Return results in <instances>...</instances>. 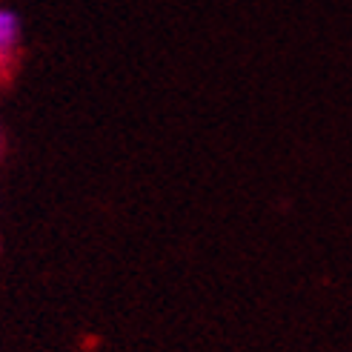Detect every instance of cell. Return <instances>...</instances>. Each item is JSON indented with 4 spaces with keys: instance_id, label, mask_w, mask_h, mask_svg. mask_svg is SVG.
<instances>
[{
    "instance_id": "6da1fadb",
    "label": "cell",
    "mask_w": 352,
    "mask_h": 352,
    "mask_svg": "<svg viewBox=\"0 0 352 352\" xmlns=\"http://www.w3.org/2000/svg\"><path fill=\"white\" fill-rule=\"evenodd\" d=\"M17 43H21V17L12 9H0V66H6Z\"/></svg>"
}]
</instances>
